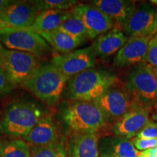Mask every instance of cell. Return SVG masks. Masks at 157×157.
I'll return each mask as SVG.
<instances>
[{"instance_id":"1","label":"cell","mask_w":157,"mask_h":157,"mask_svg":"<svg viewBox=\"0 0 157 157\" xmlns=\"http://www.w3.org/2000/svg\"><path fill=\"white\" fill-rule=\"evenodd\" d=\"M116 82L117 77L113 74L90 68L68 79L65 96L73 101H94L113 88Z\"/></svg>"},{"instance_id":"2","label":"cell","mask_w":157,"mask_h":157,"mask_svg":"<svg viewBox=\"0 0 157 157\" xmlns=\"http://www.w3.org/2000/svg\"><path fill=\"white\" fill-rule=\"evenodd\" d=\"M45 114L44 110L34 102H13L6 107L0 120V132L23 139Z\"/></svg>"},{"instance_id":"3","label":"cell","mask_w":157,"mask_h":157,"mask_svg":"<svg viewBox=\"0 0 157 157\" xmlns=\"http://www.w3.org/2000/svg\"><path fill=\"white\" fill-rule=\"evenodd\" d=\"M60 114L74 133H97L109 119L93 101H71L62 107Z\"/></svg>"},{"instance_id":"4","label":"cell","mask_w":157,"mask_h":157,"mask_svg":"<svg viewBox=\"0 0 157 157\" xmlns=\"http://www.w3.org/2000/svg\"><path fill=\"white\" fill-rule=\"evenodd\" d=\"M69 78L50 63L40 66L23 87L44 103L54 105L60 100Z\"/></svg>"},{"instance_id":"5","label":"cell","mask_w":157,"mask_h":157,"mask_svg":"<svg viewBox=\"0 0 157 157\" xmlns=\"http://www.w3.org/2000/svg\"><path fill=\"white\" fill-rule=\"evenodd\" d=\"M40 67L34 55L17 50H5L0 68L5 71L13 86L24 85Z\"/></svg>"},{"instance_id":"6","label":"cell","mask_w":157,"mask_h":157,"mask_svg":"<svg viewBox=\"0 0 157 157\" xmlns=\"http://www.w3.org/2000/svg\"><path fill=\"white\" fill-rule=\"evenodd\" d=\"M127 86L139 103L148 108L157 102V75L150 65H136L127 76Z\"/></svg>"},{"instance_id":"7","label":"cell","mask_w":157,"mask_h":157,"mask_svg":"<svg viewBox=\"0 0 157 157\" xmlns=\"http://www.w3.org/2000/svg\"><path fill=\"white\" fill-rule=\"evenodd\" d=\"M0 41L9 50L28 52L37 58L44 57L52 51L51 47L41 35L30 30L1 35Z\"/></svg>"},{"instance_id":"8","label":"cell","mask_w":157,"mask_h":157,"mask_svg":"<svg viewBox=\"0 0 157 157\" xmlns=\"http://www.w3.org/2000/svg\"><path fill=\"white\" fill-rule=\"evenodd\" d=\"M95 56L90 46L67 54L55 56L51 59L50 63L64 75L71 78L84 71L93 68L95 64Z\"/></svg>"},{"instance_id":"9","label":"cell","mask_w":157,"mask_h":157,"mask_svg":"<svg viewBox=\"0 0 157 157\" xmlns=\"http://www.w3.org/2000/svg\"><path fill=\"white\" fill-rule=\"evenodd\" d=\"M70 11L84 23L90 39H95L113 29L114 21L91 4L78 3Z\"/></svg>"},{"instance_id":"10","label":"cell","mask_w":157,"mask_h":157,"mask_svg":"<svg viewBox=\"0 0 157 157\" xmlns=\"http://www.w3.org/2000/svg\"><path fill=\"white\" fill-rule=\"evenodd\" d=\"M157 10L151 3L143 2L136 7L135 13L124 25L127 36H151L155 35Z\"/></svg>"},{"instance_id":"11","label":"cell","mask_w":157,"mask_h":157,"mask_svg":"<svg viewBox=\"0 0 157 157\" xmlns=\"http://www.w3.org/2000/svg\"><path fill=\"white\" fill-rule=\"evenodd\" d=\"M39 13L34 1H12L0 20L14 28L31 30Z\"/></svg>"},{"instance_id":"12","label":"cell","mask_w":157,"mask_h":157,"mask_svg":"<svg viewBox=\"0 0 157 157\" xmlns=\"http://www.w3.org/2000/svg\"><path fill=\"white\" fill-rule=\"evenodd\" d=\"M148 108L135 102L129 111L118 120L113 127V132L117 136L131 138L149 122Z\"/></svg>"},{"instance_id":"13","label":"cell","mask_w":157,"mask_h":157,"mask_svg":"<svg viewBox=\"0 0 157 157\" xmlns=\"http://www.w3.org/2000/svg\"><path fill=\"white\" fill-rule=\"evenodd\" d=\"M93 102L101 108L108 118L118 120L132 109L135 103L126 92L116 88H111Z\"/></svg>"},{"instance_id":"14","label":"cell","mask_w":157,"mask_h":157,"mask_svg":"<svg viewBox=\"0 0 157 157\" xmlns=\"http://www.w3.org/2000/svg\"><path fill=\"white\" fill-rule=\"evenodd\" d=\"M151 36L129 37L113 59V64L119 67L136 66L146 61Z\"/></svg>"},{"instance_id":"15","label":"cell","mask_w":157,"mask_h":157,"mask_svg":"<svg viewBox=\"0 0 157 157\" xmlns=\"http://www.w3.org/2000/svg\"><path fill=\"white\" fill-rule=\"evenodd\" d=\"M90 3L122 28L136 10V4L129 0H94Z\"/></svg>"},{"instance_id":"16","label":"cell","mask_w":157,"mask_h":157,"mask_svg":"<svg viewBox=\"0 0 157 157\" xmlns=\"http://www.w3.org/2000/svg\"><path fill=\"white\" fill-rule=\"evenodd\" d=\"M23 140L34 146H44L58 141V132L52 115L46 113L39 119Z\"/></svg>"},{"instance_id":"17","label":"cell","mask_w":157,"mask_h":157,"mask_svg":"<svg viewBox=\"0 0 157 157\" xmlns=\"http://www.w3.org/2000/svg\"><path fill=\"white\" fill-rule=\"evenodd\" d=\"M98 147L101 157H137L140 153L132 140L117 135L102 138Z\"/></svg>"},{"instance_id":"18","label":"cell","mask_w":157,"mask_h":157,"mask_svg":"<svg viewBox=\"0 0 157 157\" xmlns=\"http://www.w3.org/2000/svg\"><path fill=\"white\" fill-rule=\"evenodd\" d=\"M127 39L124 31L115 28L98 36L91 47L95 56L102 58H109L117 54Z\"/></svg>"},{"instance_id":"19","label":"cell","mask_w":157,"mask_h":157,"mask_svg":"<svg viewBox=\"0 0 157 157\" xmlns=\"http://www.w3.org/2000/svg\"><path fill=\"white\" fill-rule=\"evenodd\" d=\"M97 133H74L68 143L71 157H99Z\"/></svg>"},{"instance_id":"20","label":"cell","mask_w":157,"mask_h":157,"mask_svg":"<svg viewBox=\"0 0 157 157\" xmlns=\"http://www.w3.org/2000/svg\"><path fill=\"white\" fill-rule=\"evenodd\" d=\"M71 15L70 10H44L39 13L30 29L38 34L57 30Z\"/></svg>"},{"instance_id":"21","label":"cell","mask_w":157,"mask_h":157,"mask_svg":"<svg viewBox=\"0 0 157 157\" xmlns=\"http://www.w3.org/2000/svg\"><path fill=\"white\" fill-rule=\"evenodd\" d=\"M45 39L51 48L61 54H67L73 52L84 41L75 38L58 29L49 32L39 33Z\"/></svg>"},{"instance_id":"22","label":"cell","mask_w":157,"mask_h":157,"mask_svg":"<svg viewBox=\"0 0 157 157\" xmlns=\"http://www.w3.org/2000/svg\"><path fill=\"white\" fill-rule=\"evenodd\" d=\"M30 144L22 139L13 140L0 143L1 157H31Z\"/></svg>"},{"instance_id":"23","label":"cell","mask_w":157,"mask_h":157,"mask_svg":"<svg viewBox=\"0 0 157 157\" xmlns=\"http://www.w3.org/2000/svg\"><path fill=\"white\" fill-rule=\"evenodd\" d=\"M58 30L75 38L82 39L84 42L87 39H89L87 30L84 23L79 17L72 13L71 16L59 27Z\"/></svg>"},{"instance_id":"24","label":"cell","mask_w":157,"mask_h":157,"mask_svg":"<svg viewBox=\"0 0 157 157\" xmlns=\"http://www.w3.org/2000/svg\"><path fill=\"white\" fill-rule=\"evenodd\" d=\"M67 150L64 143L57 142L44 146L31 148V157H66Z\"/></svg>"},{"instance_id":"25","label":"cell","mask_w":157,"mask_h":157,"mask_svg":"<svg viewBox=\"0 0 157 157\" xmlns=\"http://www.w3.org/2000/svg\"><path fill=\"white\" fill-rule=\"evenodd\" d=\"M34 2L40 13L48 10H70L78 4V2L75 0H36Z\"/></svg>"},{"instance_id":"26","label":"cell","mask_w":157,"mask_h":157,"mask_svg":"<svg viewBox=\"0 0 157 157\" xmlns=\"http://www.w3.org/2000/svg\"><path fill=\"white\" fill-rule=\"evenodd\" d=\"M151 67L157 69V33L148 43L146 61Z\"/></svg>"},{"instance_id":"27","label":"cell","mask_w":157,"mask_h":157,"mask_svg":"<svg viewBox=\"0 0 157 157\" xmlns=\"http://www.w3.org/2000/svg\"><path fill=\"white\" fill-rule=\"evenodd\" d=\"M136 137L144 139H157V124L152 121L149 122L141 129Z\"/></svg>"},{"instance_id":"28","label":"cell","mask_w":157,"mask_h":157,"mask_svg":"<svg viewBox=\"0 0 157 157\" xmlns=\"http://www.w3.org/2000/svg\"><path fill=\"white\" fill-rule=\"evenodd\" d=\"M132 143L135 148L139 151H143L157 146V139H144L135 137Z\"/></svg>"},{"instance_id":"29","label":"cell","mask_w":157,"mask_h":157,"mask_svg":"<svg viewBox=\"0 0 157 157\" xmlns=\"http://www.w3.org/2000/svg\"><path fill=\"white\" fill-rule=\"evenodd\" d=\"M12 89L13 85L10 82L5 71L0 68V98L9 94Z\"/></svg>"},{"instance_id":"30","label":"cell","mask_w":157,"mask_h":157,"mask_svg":"<svg viewBox=\"0 0 157 157\" xmlns=\"http://www.w3.org/2000/svg\"><path fill=\"white\" fill-rule=\"evenodd\" d=\"M23 30H29V29L14 28V27L11 26V25H10L9 24H7V23H6L5 22H4V21L0 20V36L3 34H8V33H12V32H15V31H23Z\"/></svg>"},{"instance_id":"31","label":"cell","mask_w":157,"mask_h":157,"mask_svg":"<svg viewBox=\"0 0 157 157\" xmlns=\"http://www.w3.org/2000/svg\"><path fill=\"white\" fill-rule=\"evenodd\" d=\"M137 157H157V146L148 150L140 151Z\"/></svg>"},{"instance_id":"32","label":"cell","mask_w":157,"mask_h":157,"mask_svg":"<svg viewBox=\"0 0 157 157\" xmlns=\"http://www.w3.org/2000/svg\"><path fill=\"white\" fill-rule=\"evenodd\" d=\"M11 2L12 1H9V0H0V17L6 10L7 7L10 5Z\"/></svg>"},{"instance_id":"33","label":"cell","mask_w":157,"mask_h":157,"mask_svg":"<svg viewBox=\"0 0 157 157\" xmlns=\"http://www.w3.org/2000/svg\"><path fill=\"white\" fill-rule=\"evenodd\" d=\"M5 49L4 48L2 43L1 41H0V62H1L2 58V56H3L4 51H5Z\"/></svg>"},{"instance_id":"34","label":"cell","mask_w":157,"mask_h":157,"mask_svg":"<svg viewBox=\"0 0 157 157\" xmlns=\"http://www.w3.org/2000/svg\"><path fill=\"white\" fill-rule=\"evenodd\" d=\"M150 2L151 3L152 5L155 7V8L157 10V0H151V1Z\"/></svg>"},{"instance_id":"35","label":"cell","mask_w":157,"mask_h":157,"mask_svg":"<svg viewBox=\"0 0 157 157\" xmlns=\"http://www.w3.org/2000/svg\"><path fill=\"white\" fill-rule=\"evenodd\" d=\"M156 33H157V21L156 23V25H155V34H156Z\"/></svg>"},{"instance_id":"36","label":"cell","mask_w":157,"mask_h":157,"mask_svg":"<svg viewBox=\"0 0 157 157\" xmlns=\"http://www.w3.org/2000/svg\"><path fill=\"white\" fill-rule=\"evenodd\" d=\"M156 70V75H157V69H155Z\"/></svg>"},{"instance_id":"37","label":"cell","mask_w":157,"mask_h":157,"mask_svg":"<svg viewBox=\"0 0 157 157\" xmlns=\"http://www.w3.org/2000/svg\"><path fill=\"white\" fill-rule=\"evenodd\" d=\"M156 120H157V117H156Z\"/></svg>"},{"instance_id":"38","label":"cell","mask_w":157,"mask_h":157,"mask_svg":"<svg viewBox=\"0 0 157 157\" xmlns=\"http://www.w3.org/2000/svg\"><path fill=\"white\" fill-rule=\"evenodd\" d=\"M0 157H1V155H0Z\"/></svg>"}]
</instances>
